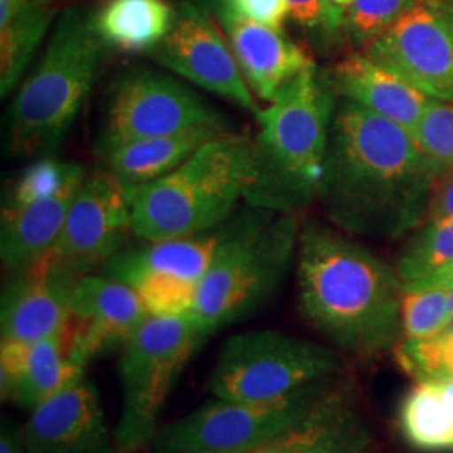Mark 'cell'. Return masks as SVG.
<instances>
[{
  "label": "cell",
  "mask_w": 453,
  "mask_h": 453,
  "mask_svg": "<svg viewBox=\"0 0 453 453\" xmlns=\"http://www.w3.org/2000/svg\"><path fill=\"white\" fill-rule=\"evenodd\" d=\"M288 11L292 20L308 31L334 35L344 29V12L333 9L326 0H288Z\"/></svg>",
  "instance_id": "obj_31"
},
{
  "label": "cell",
  "mask_w": 453,
  "mask_h": 453,
  "mask_svg": "<svg viewBox=\"0 0 453 453\" xmlns=\"http://www.w3.org/2000/svg\"><path fill=\"white\" fill-rule=\"evenodd\" d=\"M421 2H432V0H421Z\"/></svg>",
  "instance_id": "obj_41"
},
{
  "label": "cell",
  "mask_w": 453,
  "mask_h": 453,
  "mask_svg": "<svg viewBox=\"0 0 453 453\" xmlns=\"http://www.w3.org/2000/svg\"><path fill=\"white\" fill-rule=\"evenodd\" d=\"M336 101L312 67L260 110L243 196L249 207L299 211L318 198Z\"/></svg>",
  "instance_id": "obj_3"
},
{
  "label": "cell",
  "mask_w": 453,
  "mask_h": 453,
  "mask_svg": "<svg viewBox=\"0 0 453 453\" xmlns=\"http://www.w3.org/2000/svg\"><path fill=\"white\" fill-rule=\"evenodd\" d=\"M81 183L52 198L2 209L0 259L9 275L26 273L54 249Z\"/></svg>",
  "instance_id": "obj_21"
},
{
  "label": "cell",
  "mask_w": 453,
  "mask_h": 453,
  "mask_svg": "<svg viewBox=\"0 0 453 453\" xmlns=\"http://www.w3.org/2000/svg\"><path fill=\"white\" fill-rule=\"evenodd\" d=\"M340 374L267 402H209L158 430L153 453H247L286 435L326 400Z\"/></svg>",
  "instance_id": "obj_9"
},
{
  "label": "cell",
  "mask_w": 453,
  "mask_h": 453,
  "mask_svg": "<svg viewBox=\"0 0 453 453\" xmlns=\"http://www.w3.org/2000/svg\"><path fill=\"white\" fill-rule=\"evenodd\" d=\"M148 316L138 292L108 275H82L67 326V357L86 365L125 346Z\"/></svg>",
  "instance_id": "obj_15"
},
{
  "label": "cell",
  "mask_w": 453,
  "mask_h": 453,
  "mask_svg": "<svg viewBox=\"0 0 453 453\" xmlns=\"http://www.w3.org/2000/svg\"><path fill=\"white\" fill-rule=\"evenodd\" d=\"M29 4V0H0V27H5Z\"/></svg>",
  "instance_id": "obj_36"
},
{
  "label": "cell",
  "mask_w": 453,
  "mask_h": 453,
  "mask_svg": "<svg viewBox=\"0 0 453 453\" xmlns=\"http://www.w3.org/2000/svg\"><path fill=\"white\" fill-rule=\"evenodd\" d=\"M331 348L274 329L241 333L224 342L207 380L213 398L267 402L341 372Z\"/></svg>",
  "instance_id": "obj_8"
},
{
  "label": "cell",
  "mask_w": 453,
  "mask_h": 453,
  "mask_svg": "<svg viewBox=\"0 0 453 453\" xmlns=\"http://www.w3.org/2000/svg\"><path fill=\"white\" fill-rule=\"evenodd\" d=\"M406 441L423 452L453 449V420L437 381H421L411 389L398 411Z\"/></svg>",
  "instance_id": "obj_25"
},
{
  "label": "cell",
  "mask_w": 453,
  "mask_h": 453,
  "mask_svg": "<svg viewBox=\"0 0 453 453\" xmlns=\"http://www.w3.org/2000/svg\"><path fill=\"white\" fill-rule=\"evenodd\" d=\"M226 2L237 14L273 29H282L286 19L289 16L288 0H226Z\"/></svg>",
  "instance_id": "obj_32"
},
{
  "label": "cell",
  "mask_w": 453,
  "mask_h": 453,
  "mask_svg": "<svg viewBox=\"0 0 453 453\" xmlns=\"http://www.w3.org/2000/svg\"><path fill=\"white\" fill-rule=\"evenodd\" d=\"M321 76L336 96L398 123L411 134L432 101L413 84L365 52H353L342 58Z\"/></svg>",
  "instance_id": "obj_20"
},
{
  "label": "cell",
  "mask_w": 453,
  "mask_h": 453,
  "mask_svg": "<svg viewBox=\"0 0 453 453\" xmlns=\"http://www.w3.org/2000/svg\"><path fill=\"white\" fill-rule=\"evenodd\" d=\"M133 234L130 190L108 168L86 173L49 252L78 275L91 274L123 250Z\"/></svg>",
  "instance_id": "obj_11"
},
{
  "label": "cell",
  "mask_w": 453,
  "mask_h": 453,
  "mask_svg": "<svg viewBox=\"0 0 453 453\" xmlns=\"http://www.w3.org/2000/svg\"><path fill=\"white\" fill-rule=\"evenodd\" d=\"M200 127L226 128L224 119L185 82L153 69L125 73L108 99L101 151Z\"/></svg>",
  "instance_id": "obj_10"
},
{
  "label": "cell",
  "mask_w": 453,
  "mask_h": 453,
  "mask_svg": "<svg viewBox=\"0 0 453 453\" xmlns=\"http://www.w3.org/2000/svg\"><path fill=\"white\" fill-rule=\"evenodd\" d=\"M56 7L52 0L29 4L5 27H0V93L7 96L24 81L26 69L46 37Z\"/></svg>",
  "instance_id": "obj_24"
},
{
  "label": "cell",
  "mask_w": 453,
  "mask_h": 453,
  "mask_svg": "<svg viewBox=\"0 0 453 453\" xmlns=\"http://www.w3.org/2000/svg\"><path fill=\"white\" fill-rule=\"evenodd\" d=\"M421 0H351L344 14V31L351 41L366 49L378 41Z\"/></svg>",
  "instance_id": "obj_29"
},
{
  "label": "cell",
  "mask_w": 453,
  "mask_h": 453,
  "mask_svg": "<svg viewBox=\"0 0 453 453\" xmlns=\"http://www.w3.org/2000/svg\"><path fill=\"white\" fill-rule=\"evenodd\" d=\"M453 264V217L426 220L396 260L403 288L415 286Z\"/></svg>",
  "instance_id": "obj_26"
},
{
  "label": "cell",
  "mask_w": 453,
  "mask_h": 453,
  "mask_svg": "<svg viewBox=\"0 0 453 453\" xmlns=\"http://www.w3.org/2000/svg\"><path fill=\"white\" fill-rule=\"evenodd\" d=\"M413 134L338 97L318 200L341 230L396 239L426 220L435 188Z\"/></svg>",
  "instance_id": "obj_1"
},
{
  "label": "cell",
  "mask_w": 453,
  "mask_h": 453,
  "mask_svg": "<svg viewBox=\"0 0 453 453\" xmlns=\"http://www.w3.org/2000/svg\"><path fill=\"white\" fill-rule=\"evenodd\" d=\"M447 296L449 289L440 286L403 289V338L426 340L440 334L452 321Z\"/></svg>",
  "instance_id": "obj_30"
},
{
  "label": "cell",
  "mask_w": 453,
  "mask_h": 453,
  "mask_svg": "<svg viewBox=\"0 0 453 453\" xmlns=\"http://www.w3.org/2000/svg\"><path fill=\"white\" fill-rule=\"evenodd\" d=\"M86 173L88 170L80 163L65 162L50 155L34 158L11 185L2 209H16L52 198L81 183Z\"/></svg>",
  "instance_id": "obj_27"
},
{
  "label": "cell",
  "mask_w": 453,
  "mask_h": 453,
  "mask_svg": "<svg viewBox=\"0 0 453 453\" xmlns=\"http://www.w3.org/2000/svg\"><path fill=\"white\" fill-rule=\"evenodd\" d=\"M413 140L435 179L453 170V101L432 99L413 131Z\"/></svg>",
  "instance_id": "obj_28"
},
{
  "label": "cell",
  "mask_w": 453,
  "mask_h": 453,
  "mask_svg": "<svg viewBox=\"0 0 453 453\" xmlns=\"http://www.w3.org/2000/svg\"><path fill=\"white\" fill-rule=\"evenodd\" d=\"M297 301L303 318L348 355L372 357L403 338V284L366 247L303 224L297 245Z\"/></svg>",
  "instance_id": "obj_2"
},
{
  "label": "cell",
  "mask_w": 453,
  "mask_h": 453,
  "mask_svg": "<svg viewBox=\"0 0 453 453\" xmlns=\"http://www.w3.org/2000/svg\"><path fill=\"white\" fill-rule=\"evenodd\" d=\"M29 453H110L97 388L82 378L31 411L20 428Z\"/></svg>",
  "instance_id": "obj_18"
},
{
  "label": "cell",
  "mask_w": 453,
  "mask_h": 453,
  "mask_svg": "<svg viewBox=\"0 0 453 453\" xmlns=\"http://www.w3.org/2000/svg\"><path fill=\"white\" fill-rule=\"evenodd\" d=\"M81 275L48 254L20 274L9 275L2 291V342H34L65 331Z\"/></svg>",
  "instance_id": "obj_14"
},
{
  "label": "cell",
  "mask_w": 453,
  "mask_h": 453,
  "mask_svg": "<svg viewBox=\"0 0 453 453\" xmlns=\"http://www.w3.org/2000/svg\"><path fill=\"white\" fill-rule=\"evenodd\" d=\"M361 453H368V450H366V452H361Z\"/></svg>",
  "instance_id": "obj_42"
},
{
  "label": "cell",
  "mask_w": 453,
  "mask_h": 453,
  "mask_svg": "<svg viewBox=\"0 0 453 453\" xmlns=\"http://www.w3.org/2000/svg\"><path fill=\"white\" fill-rule=\"evenodd\" d=\"M230 133L220 127H200L192 130L148 138L101 151L108 168L127 188H136L177 170L198 148Z\"/></svg>",
  "instance_id": "obj_22"
},
{
  "label": "cell",
  "mask_w": 453,
  "mask_h": 453,
  "mask_svg": "<svg viewBox=\"0 0 453 453\" xmlns=\"http://www.w3.org/2000/svg\"><path fill=\"white\" fill-rule=\"evenodd\" d=\"M426 286H440V288H447V289H453V264L441 269L437 274L425 279L423 282H418L415 286L410 288H403V289H417V288H426Z\"/></svg>",
  "instance_id": "obj_35"
},
{
  "label": "cell",
  "mask_w": 453,
  "mask_h": 453,
  "mask_svg": "<svg viewBox=\"0 0 453 453\" xmlns=\"http://www.w3.org/2000/svg\"><path fill=\"white\" fill-rule=\"evenodd\" d=\"M106 50L91 11L67 9L56 20L42 58L20 82L9 110L12 157L39 158L56 151L91 93Z\"/></svg>",
  "instance_id": "obj_4"
},
{
  "label": "cell",
  "mask_w": 453,
  "mask_h": 453,
  "mask_svg": "<svg viewBox=\"0 0 453 453\" xmlns=\"http://www.w3.org/2000/svg\"><path fill=\"white\" fill-rule=\"evenodd\" d=\"M453 217V170L445 173L435 181L434 196L430 202V209L426 220L437 219H452Z\"/></svg>",
  "instance_id": "obj_33"
},
{
  "label": "cell",
  "mask_w": 453,
  "mask_h": 453,
  "mask_svg": "<svg viewBox=\"0 0 453 453\" xmlns=\"http://www.w3.org/2000/svg\"><path fill=\"white\" fill-rule=\"evenodd\" d=\"M177 453H207V452H177Z\"/></svg>",
  "instance_id": "obj_40"
},
{
  "label": "cell",
  "mask_w": 453,
  "mask_h": 453,
  "mask_svg": "<svg viewBox=\"0 0 453 453\" xmlns=\"http://www.w3.org/2000/svg\"><path fill=\"white\" fill-rule=\"evenodd\" d=\"M217 19L259 101L267 104L280 96L303 73L316 67L312 58L282 29H273L237 14L226 0H217Z\"/></svg>",
  "instance_id": "obj_16"
},
{
  "label": "cell",
  "mask_w": 453,
  "mask_h": 453,
  "mask_svg": "<svg viewBox=\"0 0 453 453\" xmlns=\"http://www.w3.org/2000/svg\"><path fill=\"white\" fill-rule=\"evenodd\" d=\"M333 9H336V11H340V12H344L346 14V9H348V5L351 4V0H326Z\"/></svg>",
  "instance_id": "obj_38"
},
{
  "label": "cell",
  "mask_w": 453,
  "mask_h": 453,
  "mask_svg": "<svg viewBox=\"0 0 453 453\" xmlns=\"http://www.w3.org/2000/svg\"><path fill=\"white\" fill-rule=\"evenodd\" d=\"M175 20L166 0H104L93 26L104 46L123 54H148L162 44Z\"/></svg>",
  "instance_id": "obj_23"
},
{
  "label": "cell",
  "mask_w": 453,
  "mask_h": 453,
  "mask_svg": "<svg viewBox=\"0 0 453 453\" xmlns=\"http://www.w3.org/2000/svg\"><path fill=\"white\" fill-rule=\"evenodd\" d=\"M250 158L252 140L230 131L198 148L172 173L128 188L134 237L179 239L224 226L245 196Z\"/></svg>",
  "instance_id": "obj_5"
},
{
  "label": "cell",
  "mask_w": 453,
  "mask_h": 453,
  "mask_svg": "<svg viewBox=\"0 0 453 453\" xmlns=\"http://www.w3.org/2000/svg\"><path fill=\"white\" fill-rule=\"evenodd\" d=\"M297 211L250 207L226 222V239L198 286L192 316L211 334L265 304L297 256Z\"/></svg>",
  "instance_id": "obj_6"
},
{
  "label": "cell",
  "mask_w": 453,
  "mask_h": 453,
  "mask_svg": "<svg viewBox=\"0 0 453 453\" xmlns=\"http://www.w3.org/2000/svg\"><path fill=\"white\" fill-rule=\"evenodd\" d=\"M226 222L192 237L143 241L145 243L125 247L103 265V274L133 289L165 284L198 291L226 239Z\"/></svg>",
  "instance_id": "obj_17"
},
{
  "label": "cell",
  "mask_w": 453,
  "mask_h": 453,
  "mask_svg": "<svg viewBox=\"0 0 453 453\" xmlns=\"http://www.w3.org/2000/svg\"><path fill=\"white\" fill-rule=\"evenodd\" d=\"M82 378L84 366L67 357V327L34 342H0L4 402L33 411Z\"/></svg>",
  "instance_id": "obj_19"
},
{
  "label": "cell",
  "mask_w": 453,
  "mask_h": 453,
  "mask_svg": "<svg viewBox=\"0 0 453 453\" xmlns=\"http://www.w3.org/2000/svg\"><path fill=\"white\" fill-rule=\"evenodd\" d=\"M211 334L192 314H148L123 346L118 363L121 415L114 428L118 452L134 453L151 443L175 381Z\"/></svg>",
  "instance_id": "obj_7"
},
{
  "label": "cell",
  "mask_w": 453,
  "mask_h": 453,
  "mask_svg": "<svg viewBox=\"0 0 453 453\" xmlns=\"http://www.w3.org/2000/svg\"><path fill=\"white\" fill-rule=\"evenodd\" d=\"M443 2V5H445V9H447V12H449V16L453 20V0H441Z\"/></svg>",
  "instance_id": "obj_39"
},
{
  "label": "cell",
  "mask_w": 453,
  "mask_h": 453,
  "mask_svg": "<svg viewBox=\"0 0 453 453\" xmlns=\"http://www.w3.org/2000/svg\"><path fill=\"white\" fill-rule=\"evenodd\" d=\"M363 52L430 99L453 101V20L441 0L420 2Z\"/></svg>",
  "instance_id": "obj_13"
},
{
  "label": "cell",
  "mask_w": 453,
  "mask_h": 453,
  "mask_svg": "<svg viewBox=\"0 0 453 453\" xmlns=\"http://www.w3.org/2000/svg\"><path fill=\"white\" fill-rule=\"evenodd\" d=\"M0 453H29L20 428H16L12 423H2Z\"/></svg>",
  "instance_id": "obj_34"
},
{
  "label": "cell",
  "mask_w": 453,
  "mask_h": 453,
  "mask_svg": "<svg viewBox=\"0 0 453 453\" xmlns=\"http://www.w3.org/2000/svg\"><path fill=\"white\" fill-rule=\"evenodd\" d=\"M179 78L224 97L256 116L262 106L245 81L234 50L209 12L192 2L175 7V20L158 48L150 52Z\"/></svg>",
  "instance_id": "obj_12"
},
{
  "label": "cell",
  "mask_w": 453,
  "mask_h": 453,
  "mask_svg": "<svg viewBox=\"0 0 453 453\" xmlns=\"http://www.w3.org/2000/svg\"><path fill=\"white\" fill-rule=\"evenodd\" d=\"M437 383L440 389H441L445 406H447V410H449V413H450V417H452L453 420V378L440 380Z\"/></svg>",
  "instance_id": "obj_37"
}]
</instances>
